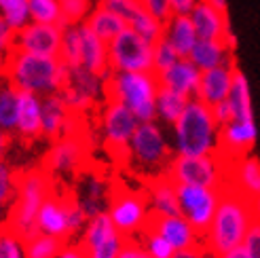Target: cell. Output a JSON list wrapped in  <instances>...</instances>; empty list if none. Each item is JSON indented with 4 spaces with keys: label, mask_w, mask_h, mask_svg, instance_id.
<instances>
[{
    "label": "cell",
    "mask_w": 260,
    "mask_h": 258,
    "mask_svg": "<svg viewBox=\"0 0 260 258\" xmlns=\"http://www.w3.org/2000/svg\"><path fill=\"white\" fill-rule=\"evenodd\" d=\"M55 190H57L55 176L47 172L41 163L19 170L15 199H13L9 214L3 220V224H0V229L9 231L11 235H15L21 241L38 233L36 227L38 214H41L43 205Z\"/></svg>",
    "instance_id": "cell-1"
},
{
    "label": "cell",
    "mask_w": 260,
    "mask_h": 258,
    "mask_svg": "<svg viewBox=\"0 0 260 258\" xmlns=\"http://www.w3.org/2000/svg\"><path fill=\"white\" fill-rule=\"evenodd\" d=\"M254 203L229 186H220V201L214 220L201 237L205 250L212 256H220L235 248H241L245 235L254 224Z\"/></svg>",
    "instance_id": "cell-2"
},
{
    "label": "cell",
    "mask_w": 260,
    "mask_h": 258,
    "mask_svg": "<svg viewBox=\"0 0 260 258\" xmlns=\"http://www.w3.org/2000/svg\"><path fill=\"white\" fill-rule=\"evenodd\" d=\"M0 72L5 81L15 85L19 91L38 98L57 95L68 81V66L59 57H45L13 49L7 55Z\"/></svg>",
    "instance_id": "cell-3"
},
{
    "label": "cell",
    "mask_w": 260,
    "mask_h": 258,
    "mask_svg": "<svg viewBox=\"0 0 260 258\" xmlns=\"http://www.w3.org/2000/svg\"><path fill=\"white\" fill-rule=\"evenodd\" d=\"M220 138V125L214 119L212 108L201 100L192 98L174 125V148L176 154L186 157H207L216 154Z\"/></svg>",
    "instance_id": "cell-4"
},
{
    "label": "cell",
    "mask_w": 260,
    "mask_h": 258,
    "mask_svg": "<svg viewBox=\"0 0 260 258\" xmlns=\"http://www.w3.org/2000/svg\"><path fill=\"white\" fill-rule=\"evenodd\" d=\"M159 89L157 72H110L106 79V100L121 102L140 123H152L157 121Z\"/></svg>",
    "instance_id": "cell-5"
},
{
    "label": "cell",
    "mask_w": 260,
    "mask_h": 258,
    "mask_svg": "<svg viewBox=\"0 0 260 258\" xmlns=\"http://www.w3.org/2000/svg\"><path fill=\"white\" fill-rule=\"evenodd\" d=\"M87 222L89 216L83 210L76 192L57 188L43 205L36 227L38 233H45L70 243L74 237H81Z\"/></svg>",
    "instance_id": "cell-6"
},
{
    "label": "cell",
    "mask_w": 260,
    "mask_h": 258,
    "mask_svg": "<svg viewBox=\"0 0 260 258\" xmlns=\"http://www.w3.org/2000/svg\"><path fill=\"white\" fill-rule=\"evenodd\" d=\"M138 125L140 121L136 119V114L127 106H123L121 102L106 100L102 104V110H100L102 142H104L106 152L114 159V163L119 167H127L132 163L129 146H132V138L136 134Z\"/></svg>",
    "instance_id": "cell-7"
},
{
    "label": "cell",
    "mask_w": 260,
    "mask_h": 258,
    "mask_svg": "<svg viewBox=\"0 0 260 258\" xmlns=\"http://www.w3.org/2000/svg\"><path fill=\"white\" fill-rule=\"evenodd\" d=\"M106 212L123 237H140L150 218V203L144 188H129L112 184L108 192Z\"/></svg>",
    "instance_id": "cell-8"
},
{
    "label": "cell",
    "mask_w": 260,
    "mask_h": 258,
    "mask_svg": "<svg viewBox=\"0 0 260 258\" xmlns=\"http://www.w3.org/2000/svg\"><path fill=\"white\" fill-rule=\"evenodd\" d=\"M91 161V136L87 125L74 129L63 138L51 142L41 165L53 176L87 172Z\"/></svg>",
    "instance_id": "cell-9"
},
{
    "label": "cell",
    "mask_w": 260,
    "mask_h": 258,
    "mask_svg": "<svg viewBox=\"0 0 260 258\" xmlns=\"http://www.w3.org/2000/svg\"><path fill=\"white\" fill-rule=\"evenodd\" d=\"M132 161L138 163L140 167L152 172V176H161L167 172L172 159L176 157L172 146L167 144L165 134L159 123H140L136 134L132 138ZM150 176V178H152Z\"/></svg>",
    "instance_id": "cell-10"
},
{
    "label": "cell",
    "mask_w": 260,
    "mask_h": 258,
    "mask_svg": "<svg viewBox=\"0 0 260 258\" xmlns=\"http://www.w3.org/2000/svg\"><path fill=\"white\" fill-rule=\"evenodd\" d=\"M154 45L132 28H125L108 43L110 72H154Z\"/></svg>",
    "instance_id": "cell-11"
},
{
    "label": "cell",
    "mask_w": 260,
    "mask_h": 258,
    "mask_svg": "<svg viewBox=\"0 0 260 258\" xmlns=\"http://www.w3.org/2000/svg\"><path fill=\"white\" fill-rule=\"evenodd\" d=\"M165 176L176 186H205V188H220L224 182V170L220 165L216 154L207 157H186L176 154L167 167Z\"/></svg>",
    "instance_id": "cell-12"
},
{
    "label": "cell",
    "mask_w": 260,
    "mask_h": 258,
    "mask_svg": "<svg viewBox=\"0 0 260 258\" xmlns=\"http://www.w3.org/2000/svg\"><path fill=\"white\" fill-rule=\"evenodd\" d=\"M66 104L79 114H85L106 102V79L85 68L68 70V81L59 91Z\"/></svg>",
    "instance_id": "cell-13"
},
{
    "label": "cell",
    "mask_w": 260,
    "mask_h": 258,
    "mask_svg": "<svg viewBox=\"0 0 260 258\" xmlns=\"http://www.w3.org/2000/svg\"><path fill=\"white\" fill-rule=\"evenodd\" d=\"M178 190V205L180 216L186 218L192 229L203 237L210 229L214 214L218 210L220 188H205V186H176Z\"/></svg>",
    "instance_id": "cell-14"
},
{
    "label": "cell",
    "mask_w": 260,
    "mask_h": 258,
    "mask_svg": "<svg viewBox=\"0 0 260 258\" xmlns=\"http://www.w3.org/2000/svg\"><path fill=\"white\" fill-rule=\"evenodd\" d=\"M256 138H258V129L254 121H231L224 127H220L218 150H216L220 165L224 167L245 157V154H252L256 146Z\"/></svg>",
    "instance_id": "cell-15"
},
{
    "label": "cell",
    "mask_w": 260,
    "mask_h": 258,
    "mask_svg": "<svg viewBox=\"0 0 260 258\" xmlns=\"http://www.w3.org/2000/svg\"><path fill=\"white\" fill-rule=\"evenodd\" d=\"M63 25H49V23H36L30 21L23 30L15 34V51H25V53L45 55V57H59L61 55V43H63Z\"/></svg>",
    "instance_id": "cell-16"
},
{
    "label": "cell",
    "mask_w": 260,
    "mask_h": 258,
    "mask_svg": "<svg viewBox=\"0 0 260 258\" xmlns=\"http://www.w3.org/2000/svg\"><path fill=\"white\" fill-rule=\"evenodd\" d=\"M190 21L199 41H218L224 43L231 51H235V34L231 30L229 13L216 9L207 0H199L190 13Z\"/></svg>",
    "instance_id": "cell-17"
},
{
    "label": "cell",
    "mask_w": 260,
    "mask_h": 258,
    "mask_svg": "<svg viewBox=\"0 0 260 258\" xmlns=\"http://www.w3.org/2000/svg\"><path fill=\"white\" fill-rule=\"evenodd\" d=\"M85 114L74 112L59 93L43 98V138L55 142L85 123Z\"/></svg>",
    "instance_id": "cell-18"
},
{
    "label": "cell",
    "mask_w": 260,
    "mask_h": 258,
    "mask_svg": "<svg viewBox=\"0 0 260 258\" xmlns=\"http://www.w3.org/2000/svg\"><path fill=\"white\" fill-rule=\"evenodd\" d=\"M222 170H224L222 186L237 190L239 195L248 197L250 201H256L260 197V159L254 152L224 165Z\"/></svg>",
    "instance_id": "cell-19"
},
{
    "label": "cell",
    "mask_w": 260,
    "mask_h": 258,
    "mask_svg": "<svg viewBox=\"0 0 260 258\" xmlns=\"http://www.w3.org/2000/svg\"><path fill=\"white\" fill-rule=\"evenodd\" d=\"M146 229H152V231H157L159 235H163L176 248V252L203 246L201 235L192 229V224L186 220V218H182V216H154V214H150Z\"/></svg>",
    "instance_id": "cell-20"
},
{
    "label": "cell",
    "mask_w": 260,
    "mask_h": 258,
    "mask_svg": "<svg viewBox=\"0 0 260 258\" xmlns=\"http://www.w3.org/2000/svg\"><path fill=\"white\" fill-rule=\"evenodd\" d=\"M237 68H239L237 61L233 59V61L224 63V66H218L214 70L201 72V83H199L197 100H201L203 104H207L210 108H214L216 104H222V102H226Z\"/></svg>",
    "instance_id": "cell-21"
},
{
    "label": "cell",
    "mask_w": 260,
    "mask_h": 258,
    "mask_svg": "<svg viewBox=\"0 0 260 258\" xmlns=\"http://www.w3.org/2000/svg\"><path fill=\"white\" fill-rule=\"evenodd\" d=\"M161 87H167L172 91L184 95L186 100L197 98L199 83H201V70L194 66L188 57H180L170 70H165L163 74H157Z\"/></svg>",
    "instance_id": "cell-22"
},
{
    "label": "cell",
    "mask_w": 260,
    "mask_h": 258,
    "mask_svg": "<svg viewBox=\"0 0 260 258\" xmlns=\"http://www.w3.org/2000/svg\"><path fill=\"white\" fill-rule=\"evenodd\" d=\"M144 190L148 195L150 214H154V216H180L176 184L165 174L148 178Z\"/></svg>",
    "instance_id": "cell-23"
},
{
    "label": "cell",
    "mask_w": 260,
    "mask_h": 258,
    "mask_svg": "<svg viewBox=\"0 0 260 258\" xmlns=\"http://www.w3.org/2000/svg\"><path fill=\"white\" fill-rule=\"evenodd\" d=\"M79 34H81V68L108 79L110 74L108 45L91 32L87 28V23L79 25Z\"/></svg>",
    "instance_id": "cell-24"
},
{
    "label": "cell",
    "mask_w": 260,
    "mask_h": 258,
    "mask_svg": "<svg viewBox=\"0 0 260 258\" xmlns=\"http://www.w3.org/2000/svg\"><path fill=\"white\" fill-rule=\"evenodd\" d=\"M15 136L23 142L43 138V98L25 91L19 93V121Z\"/></svg>",
    "instance_id": "cell-25"
},
{
    "label": "cell",
    "mask_w": 260,
    "mask_h": 258,
    "mask_svg": "<svg viewBox=\"0 0 260 258\" xmlns=\"http://www.w3.org/2000/svg\"><path fill=\"white\" fill-rule=\"evenodd\" d=\"M188 59L201 72H205V70H214L218 66H224V63L233 61L235 59V51H231L224 43H218V41H197Z\"/></svg>",
    "instance_id": "cell-26"
},
{
    "label": "cell",
    "mask_w": 260,
    "mask_h": 258,
    "mask_svg": "<svg viewBox=\"0 0 260 258\" xmlns=\"http://www.w3.org/2000/svg\"><path fill=\"white\" fill-rule=\"evenodd\" d=\"M167 41L172 43L176 53L180 57H188L190 51L197 45L199 36L194 32V25L190 21V15H174L170 21L165 23V34Z\"/></svg>",
    "instance_id": "cell-27"
},
{
    "label": "cell",
    "mask_w": 260,
    "mask_h": 258,
    "mask_svg": "<svg viewBox=\"0 0 260 258\" xmlns=\"http://www.w3.org/2000/svg\"><path fill=\"white\" fill-rule=\"evenodd\" d=\"M87 28L93 32L98 38H102L104 43H112L116 36H119L125 28H127V21L121 19L116 13H112L110 9H106L104 5H95L93 11H91V15L87 17Z\"/></svg>",
    "instance_id": "cell-28"
},
{
    "label": "cell",
    "mask_w": 260,
    "mask_h": 258,
    "mask_svg": "<svg viewBox=\"0 0 260 258\" xmlns=\"http://www.w3.org/2000/svg\"><path fill=\"white\" fill-rule=\"evenodd\" d=\"M229 106L233 121H254V110H252V98H250V83L248 76L237 68L235 79H233V87L229 93Z\"/></svg>",
    "instance_id": "cell-29"
},
{
    "label": "cell",
    "mask_w": 260,
    "mask_h": 258,
    "mask_svg": "<svg viewBox=\"0 0 260 258\" xmlns=\"http://www.w3.org/2000/svg\"><path fill=\"white\" fill-rule=\"evenodd\" d=\"M19 89L11 83L0 85V129L5 134L13 136L17 132L19 121Z\"/></svg>",
    "instance_id": "cell-30"
},
{
    "label": "cell",
    "mask_w": 260,
    "mask_h": 258,
    "mask_svg": "<svg viewBox=\"0 0 260 258\" xmlns=\"http://www.w3.org/2000/svg\"><path fill=\"white\" fill-rule=\"evenodd\" d=\"M188 104V100L184 95H180L176 91L167 87H161L159 89V95H157V119L165 125H176V121L182 117Z\"/></svg>",
    "instance_id": "cell-31"
},
{
    "label": "cell",
    "mask_w": 260,
    "mask_h": 258,
    "mask_svg": "<svg viewBox=\"0 0 260 258\" xmlns=\"http://www.w3.org/2000/svg\"><path fill=\"white\" fill-rule=\"evenodd\" d=\"M21 243H23L25 258H57L59 252L66 248V241L45 233H34Z\"/></svg>",
    "instance_id": "cell-32"
},
{
    "label": "cell",
    "mask_w": 260,
    "mask_h": 258,
    "mask_svg": "<svg viewBox=\"0 0 260 258\" xmlns=\"http://www.w3.org/2000/svg\"><path fill=\"white\" fill-rule=\"evenodd\" d=\"M127 28H132L134 32H138L142 38H146L152 45L157 43L159 38H163V34H165V23H161L157 17H152L144 7H140V11L129 19Z\"/></svg>",
    "instance_id": "cell-33"
},
{
    "label": "cell",
    "mask_w": 260,
    "mask_h": 258,
    "mask_svg": "<svg viewBox=\"0 0 260 258\" xmlns=\"http://www.w3.org/2000/svg\"><path fill=\"white\" fill-rule=\"evenodd\" d=\"M0 17L7 21L13 32H19L28 25L30 19V5L28 0H0Z\"/></svg>",
    "instance_id": "cell-34"
},
{
    "label": "cell",
    "mask_w": 260,
    "mask_h": 258,
    "mask_svg": "<svg viewBox=\"0 0 260 258\" xmlns=\"http://www.w3.org/2000/svg\"><path fill=\"white\" fill-rule=\"evenodd\" d=\"M28 5H30L32 21L49 23V25H63L59 0H28ZM63 28H66V25H63Z\"/></svg>",
    "instance_id": "cell-35"
},
{
    "label": "cell",
    "mask_w": 260,
    "mask_h": 258,
    "mask_svg": "<svg viewBox=\"0 0 260 258\" xmlns=\"http://www.w3.org/2000/svg\"><path fill=\"white\" fill-rule=\"evenodd\" d=\"M17 188V170H13L9 163H0V218H7L9 208L15 199Z\"/></svg>",
    "instance_id": "cell-36"
},
{
    "label": "cell",
    "mask_w": 260,
    "mask_h": 258,
    "mask_svg": "<svg viewBox=\"0 0 260 258\" xmlns=\"http://www.w3.org/2000/svg\"><path fill=\"white\" fill-rule=\"evenodd\" d=\"M59 59L66 63L68 70L81 68V34H79V25H68L66 32H63Z\"/></svg>",
    "instance_id": "cell-37"
},
{
    "label": "cell",
    "mask_w": 260,
    "mask_h": 258,
    "mask_svg": "<svg viewBox=\"0 0 260 258\" xmlns=\"http://www.w3.org/2000/svg\"><path fill=\"white\" fill-rule=\"evenodd\" d=\"M63 25H83L93 11V0H59Z\"/></svg>",
    "instance_id": "cell-38"
},
{
    "label": "cell",
    "mask_w": 260,
    "mask_h": 258,
    "mask_svg": "<svg viewBox=\"0 0 260 258\" xmlns=\"http://www.w3.org/2000/svg\"><path fill=\"white\" fill-rule=\"evenodd\" d=\"M138 239L144 243V248L148 250L150 258H174L176 256V248L152 229H144V233H142Z\"/></svg>",
    "instance_id": "cell-39"
},
{
    "label": "cell",
    "mask_w": 260,
    "mask_h": 258,
    "mask_svg": "<svg viewBox=\"0 0 260 258\" xmlns=\"http://www.w3.org/2000/svg\"><path fill=\"white\" fill-rule=\"evenodd\" d=\"M125 239L127 237H123L121 233H116V235H112L108 239H102L98 243H91V246H85L83 248L81 243H79V246L85 250L87 258H119Z\"/></svg>",
    "instance_id": "cell-40"
},
{
    "label": "cell",
    "mask_w": 260,
    "mask_h": 258,
    "mask_svg": "<svg viewBox=\"0 0 260 258\" xmlns=\"http://www.w3.org/2000/svg\"><path fill=\"white\" fill-rule=\"evenodd\" d=\"M180 59V55L176 53V49L172 47V43L167 38H159L154 43V55H152V61H154V72L157 74H163L165 70H170L174 63Z\"/></svg>",
    "instance_id": "cell-41"
},
{
    "label": "cell",
    "mask_w": 260,
    "mask_h": 258,
    "mask_svg": "<svg viewBox=\"0 0 260 258\" xmlns=\"http://www.w3.org/2000/svg\"><path fill=\"white\" fill-rule=\"evenodd\" d=\"M100 5H104L106 9H110L112 13H116L121 19H125L129 23V19H132L136 13L140 11V0H98Z\"/></svg>",
    "instance_id": "cell-42"
},
{
    "label": "cell",
    "mask_w": 260,
    "mask_h": 258,
    "mask_svg": "<svg viewBox=\"0 0 260 258\" xmlns=\"http://www.w3.org/2000/svg\"><path fill=\"white\" fill-rule=\"evenodd\" d=\"M0 258H25L21 239L3 229H0Z\"/></svg>",
    "instance_id": "cell-43"
},
{
    "label": "cell",
    "mask_w": 260,
    "mask_h": 258,
    "mask_svg": "<svg viewBox=\"0 0 260 258\" xmlns=\"http://www.w3.org/2000/svg\"><path fill=\"white\" fill-rule=\"evenodd\" d=\"M140 5L144 7L152 17H157L161 23H167L174 17V11L170 7V0H140Z\"/></svg>",
    "instance_id": "cell-44"
},
{
    "label": "cell",
    "mask_w": 260,
    "mask_h": 258,
    "mask_svg": "<svg viewBox=\"0 0 260 258\" xmlns=\"http://www.w3.org/2000/svg\"><path fill=\"white\" fill-rule=\"evenodd\" d=\"M13 45H15V32H13L7 25V21L0 17V68H3L7 55L13 51Z\"/></svg>",
    "instance_id": "cell-45"
},
{
    "label": "cell",
    "mask_w": 260,
    "mask_h": 258,
    "mask_svg": "<svg viewBox=\"0 0 260 258\" xmlns=\"http://www.w3.org/2000/svg\"><path fill=\"white\" fill-rule=\"evenodd\" d=\"M119 258H150V254H148V250L144 248V243H142L138 237H127Z\"/></svg>",
    "instance_id": "cell-46"
},
{
    "label": "cell",
    "mask_w": 260,
    "mask_h": 258,
    "mask_svg": "<svg viewBox=\"0 0 260 258\" xmlns=\"http://www.w3.org/2000/svg\"><path fill=\"white\" fill-rule=\"evenodd\" d=\"M243 250L248 252L250 258H260V222L258 220H254L252 229L248 231V235H245Z\"/></svg>",
    "instance_id": "cell-47"
},
{
    "label": "cell",
    "mask_w": 260,
    "mask_h": 258,
    "mask_svg": "<svg viewBox=\"0 0 260 258\" xmlns=\"http://www.w3.org/2000/svg\"><path fill=\"white\" fill-rule=\"evenodd\" d=\"M212 112H214V119L218 121V125H220V127H224L226 123H231V121H233V114H231V106H229V102H222V104H216V106L212 108Z\"/></svg>",
    "instance_id": "cell-48"
},
{
    "label": "cell",
    "mask_w": 260,
    "mask_h": 258,
    "mask_svg": "<svg viewBox=\"0 0 260 258\" xmlns=\"http://www.w3.org/2000/svg\"><path fill=\"white\" fill-rule=\"evenodd\" d=\"M197 3L199 0H170V7L174 11V15H190Z\"/></svg>",
    "instance_id": "cell-49"
},
{
    "label": "cell",
    "mask_w": 260,
    "mask_h": 258,
    "mask_svg": "<svg viewBox=\"0 0 260 258\" xmlns=\"http://www.w3.org/2000/svg\"><path fill=\"white\" fill-rule=\"evenodd\" d=\"M57 258H87V254H85V250L79 246V241H70V243H66V248L59 252Z\"/></svg>",
    "instance_id": "cell-50"
},
{
    "label": "cell",
    "mask_w": 260,
    "mask_h": 258,
    "mask_svg": "<svg viewBox=\"0 0 260 258\" xmlns=\"http://www.w3.org/2000/svg\"><path fill=\"white\" fill-rule=\"evenodd\" d=\"M174 258H216V256H212L210 252H207L205 246H197V248H190V250L176 252Z\"/></svg>",
    "instance_id": "cell-51"
},
{
    "label": "cell",
    "mask_w": 260,
    "mask_h": 258,
    "mask_svg": "<svg viewBox=\"0 0 260 258\" xmlns=\"http://www.w3.org/2000/svg\"><path fill=\"white\" fill-rule=\"evenodd\" d=\"M9 144H11V136H9V134H5L3 129H0V163H5V157H7Z\"/></svg>",
    "instance_id": "cell-52"
},
{
    "label": "cell",
    "mask_w": 260,
    "mask_h": 258,
    "mask_svg": "<svg viewBox=\"0 0 260 258\" xmlns=\"http://www.w3.org/2000/svg\"><path fill=\"white\" fill-rule=\"evenodd\" d=\"M216 258H250V256H248V252H245L243 246H241V248H235V250H231V252L220 254V256H216Z\"/></svg>",
    "instance_id": "cell-53"
},
{
    "label": "cell",
    "mask_w": 260,
    "mask_h": 258,
    "mask_svg": "<svg viewBox=\"0 0 260 258\" xmlns=\"http://www.w3.org/2000/svg\"><path fill=\"white\" fill-rule=\"evenodd\" d=\"M207 3H212L216 9H220V11H224V13H229L226 11V0H207Z\"/></svg>",
    "instance_id": "cell-54"
},
{
    "label": "cell",
    "mask_w": 260,
    "mask_h": 258,
    "mask_svg": "<svg viewBox=\"0 0 260 258\" xmlns=\"http://www.w3.org/2000/svg\"><path fill=\"white\" fill-rule=\"evenodd\" d=\"M252 203H254V218L260 222V197H258L256 201H252Z\"/></svg>",
    "instance_id": "cell-55"
}]
</instances>
